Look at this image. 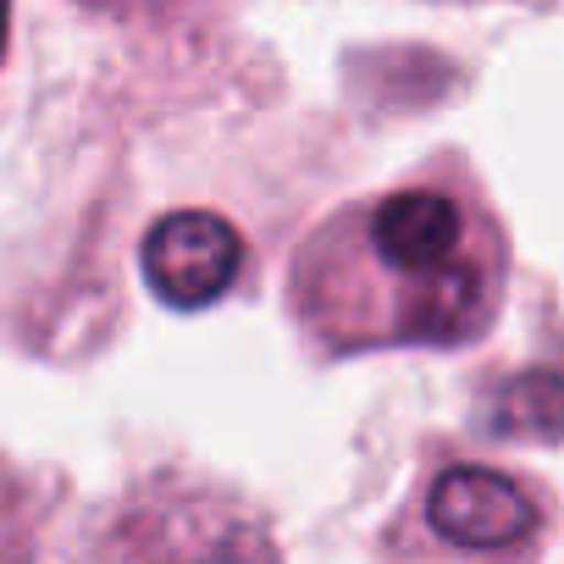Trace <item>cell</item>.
<instances>
[{"mask_svg":"<svg viewBox=\"0 0 564 564\" xmlns=\"http://www.w3.org/2000/svg\"><path fill=\"white\" fill-rule=\"evenodd\" d=\"M243 271V238L216 210H172L144 232V282L172 311L216 305Z\"/></svg>","mask_w":564,"mask_h":564,"instance_id":"4","label":"cell"},{"mask_svg":"<svg viewBox=\"0 0 564 564\" xmlns=\"http://www.w3.org/2000/svg\"><path fill=\"white\" fill-rule=\"evenodd\" d=\"M95 7H106V12H161L172 0H95Z\"/></svg>","mask_w":564,"mask_h":564,"instance_id":"6","label":"cell"},{"mask_svg":"<svg viewBox=\"0 0 564 564\" xmlns=\"http://www.w3.org/2000/svg\"><path fill=\"white\" fill-rule=\"evenodd\" d=\"M51 514H56V481L0 454V564H45Z\"/></svg>","mask_w":564,"mask_h":564,"instance_id":"5","label":"cell"},{"mask_svg":"<svg viewBox=\"0 0 564 564\" xmlns=\"http://www.w3.org/2000/svg\"><path fill=\"white\" fill-rule=\"evenodd\" d=\"M84 564H282L271 520L205 476H144L89 531Z\"/></svg>","mask_w":564,"mask_h":564,"instance_id":"3","label":"cell"},{"mask_svg":"<svg viewBox=\"0 0 564 564\" xmlns=\"http://www.w3.org/2000/svg\"><path fill=\"white\" fill-rule=\"evenodd\" d=\"M7 18H12V0H0V51H7Z\"/></svg>","mask_w":564,"mask_h":564,"instance_id":"7","label":"cell"},{"mask_svg":"<svg viewBox=\"0 0 564 564\" xmlns=\"http://www.w3.org/2000/svg\"><path fill=\"white\" fill-rule=\"evenodd\" d=\"M553 536V492L536 476L443 459L388 531L399 564H536Z\"/></svg>","mask_w":564,"mask_h":564,"instance_id":"2","label":"cell"},{"mask_svg":"<svg viewBox=\"0 0 564 564\" xmlns=\"http://www.w3.org/2000/svg\"><path fill=\"white\" fill-rule=\"evenodd\" d=\"M509 294V232L454 161L338 205L289 260V316L322 360L465 349Z\"/></svg>","mask_w":564,"mask_h":564,"instance_id":"1","label":"cell"}]
</instances>
